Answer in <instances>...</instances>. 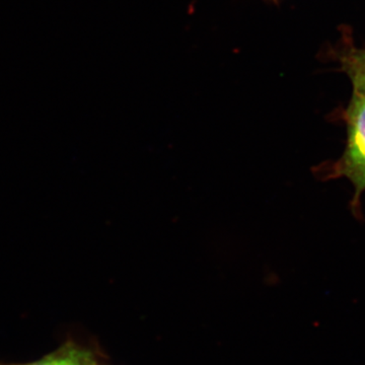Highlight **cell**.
<instances>
[{
	"mask_svg": "<svg viewBox=\"0 0 365 365\" xmlns=\"http://www.w3.org/2000/svg\"><path fill=\"white\" fill-rule=\"evenodd\" d=\"M346 117L347 145L335 172L351 181L357 197L365 190V95L354 91Z\"/></svg>",
	"mask_w": 365,
	"mask_h": 365,
	"instance_id": "cell-1",
	"label": "cell"
},
{
	"mask_svg": "<svg viewBox=\"0 0 365 365\" xmlns=\"http://www.w3.org/2000/svg\"><path fill=\"white\" fill-rule=\"evenodd\" d=\"M51 365H91L93 355L74 343L68 342L49 354Z\"/></svg>",
	"mask_w": 365,
	"mask_h": 365,
	"instance_id": "cell-2",
	"label": "cell"
},
{
	"mask_svg": "<svg viewBox=\"0 0 365 365\" xmlns=\"http://www.w3.org/2000/svg\"><path fill=\"white\" fill-rule=\"evenodd\" d=\"M343 68L351 79L355 93L365 95V51H353L344 57Z\"/></svg>",
	"mask_w": 365,
	"mask_h": 365,
	"instance_id": "cell-3",
	"label": "cell"
},
{
	"mask_svg": "<svg viewBox=\"0 0 365 365\" xmlns=\"http://www.w3.org/2000/svg\"><path fill=\"white\" fill-rule=\"evenodd\" d=\"M0 365H51V361H50L49 355H47V356L43 357L42 359L38 360V361L32 362V364H1V362H0Z\"/></svg>",
	"mask_w": 365,
	"mask_h": 365,
	"instance_id": "cell-4",
	"label": "cell"
},
{
	"mask_svg": "<svg viewBox=\"0 0 365 365\" xmlns=\"http://www.w3.org/2000/svg\"><path fill=\"white\" fill-rule=\"evenodd\" d=\"M91 365H95V364H91Z\"/></svg>",
	"mask_w": 365,
	"mask_h": 365,
	"instance_id": "cell-5",
	"label": "cell"
}]
</instances>
